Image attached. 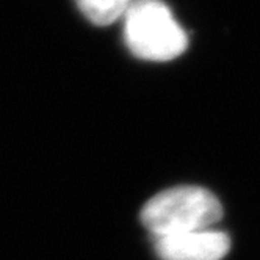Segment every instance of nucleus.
I'll return each mask as SVG.
<instances>
[{
  "label": "nucleus",
  "instance_id": "20e7f679",
  "mask_svg": "<svg viewBox=\"0 0 260 260\" xmlns=\"http://www.w3.org/2000/svg\"><path fill=\"white\" fill-rule=\"evenodd\" d=\"M86 19L98 27H107L125 16L134 0H76Z\"/></svg>",
  "mask_w": 260,
  "mask_h": 260
},
{
  "label": "nucleus",
  "instance_id": "f257e3e1",
  "mask_svg": "<svg viewBox=\"0 0 260 260\" xmlns=\"http://www.w3.org/2000/svg\"><path fill=\"white\" fill-rule=\"evenodd\" d=\"M124 38L137 58L170 61L187 50L188 36L161 0H134L124 16Z\"/></svg>",
  "mask_w": 260,
  "mask_h": 260
},
{
  "label": "nucleus",
  "instance_id": "f03ea898",
  "mask_svg": "<svg viewBox=\"0 0 260 260\" xmlns=\"http://www.w3.org/2000/svg\"><path fill=\"white\" fill-rule=\"evenodd\" d=\"M222 216L218 198L201 187H176L161 191L141 210L144 228L154 237L210 229Z\"/></svg>",
  "mask_w": 260,
  "mask_h": 260
},
{
  "label": "nucleus",
  "instance_id": "7ed1b4c3",
  "mask_svg": "<svg viewBox=\"0 0 260 260\" xmlns=\"http://www.w3.org/2000/svg\"><path fill=\"white\" fill-rule=\"evenodd\" d=\"M161 260H221L231 249L229 237L213 229L154 237Z\"/></svg>",
  "mask_w": 260,
  "mask_h": 260
}]
</instances>
